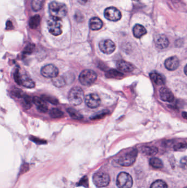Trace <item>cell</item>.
Segmentation results:
<instances>
[{"instance_id":"6da1fadb","label":"cell","mask_w":187,"mask_h":188,"mask_svg":"<svg viewBox=\"0 0 187 188\" xmlns=\"http://www.w3.org/2000/svg\"><path fill=\"white\" fill-rule=\"evenodd\" d=\"M49 12L51 17L61 19L67 14V7L63 3L52 1L49 5Z\"/></svg>"},{"instance_id":"7a4b0ae2","label":"cell","mask_w":187,"mask_h":188,"mask_svg":"<svg viewBox=\"0 0 187 188\" xmlns=\"http://www.w3.org/2000/svg\"><path fill=\"white\" fill-rule=\"evenodd\" d=\"M85 95L83 90L79 87L72 88L70 91L68 99L70 103L73 106L80 105L83 102Z\"/></svg>"},{"instance_id":"3957f363","label":"cell","mask_w":187,"mask_h":188,"mask_svg":"<svg viewBox=\"0 0 187 188\" xmlns=\"http://www.w3.org/2000/svg\"><path fill=\"white\" fill-rule=\"evenodd\" d=\"M97 75L95 71L91 69H85L81 72L79 76V81L85 86H90L97 80Z\"/></svg>"},{"instance_id":"277c9868","label":"cell","mask_w":187,"mask_h":188,"mask_svg":"<svg viewBox=\"0 0 187 188\" xmlns=\"http://www.w3.org/2000/svg\"><path fill=\"white\" fill-rule=\"evenodd\" d=\"M138 155V151L137 149L132 150L131 151L127 152L124 155L121 156L118 161V163L124 167H129L135 162L137 156Z\"/></svg>"},{"instance_id":"5b68a950","label":"cell","mask_w":187,"mask_h":188,"mask_svg":"<svg viewBox=\"0 0 187 188\" xmlns=\"http://www.w3.org/2000/svg\"><path fill=\"white\" fill-rule=\"evenodd\" d=\"M47 27L51 34L59 36L62 33L61 19L51 17L47 21Z\"/></svg>"},{"instance_id":"8992f818","label":"cell","mask_w":187,"mask_h":188,"mask_svg":"<svg viewBox=\"0 0 187 188\" xmlns=\"http://www.w3.org/2000/svg\"><path fill=\"white\" fill-rule=\"evenodd\" d=\"M116 185L119 188H131L133 186L131 176L126 172H121L117 177Z\"/></svg>"},{"instance_id":"52a82bcc","label":"cell","mask_w":187,"mask_h":188,"mask_svg":"<svg viewBox=\"0 0 187 188\" xmlns=\"http://www.w3.org/2000/svg\"><path fill=\"white\" fill-rule=\"evenodd\" d=\"M110 181V178L109 176L104 172H97L93 176V183L99 188L105 187L108 186Z\"/></svg>"},{"instance_id":"ba28073f","label":"cell","mask_w":187,"mask_h":188,"mask_svg":"<svg viewBox=\"0 0 187 188\" xmlns=\"http://www.w3.org/2000/svg\"><path fill=\"white\" fill-rule=\"evenodd\" d=\"M42 76L47 78H54L58 76L59 71L53 64H47L43 67L41 70Z\"/></svg>"},{"instance_id":"9c48e42d","label":"cell","mask_w":187,"mask_h":188,"mask_svg":"<svg viewBox=\"0 0 187 188\" xmlns=\"http://www.w3.org/2000/svg\"><path fill=\"white\" fill-rule=\"evenodd\" d=\"M99 47L102 52L107 55L111 54L116 49L115 44L109 39L102 40L99 44Z\"/></svg>"},{"instance_id":"30bf717a","label":"cell","mask_w":187,"mask_h":188,"mask_svg":"<svg viewBox=\"0 0 187 188\" xmlns=\"http://www.w3.org/2000/svg\"><path fill=\"white\" fill-rule=\"evenodd\" d=\"M104 16L109 21L116 22L121 18V13L115 7H110L104 11Z\"/></svg>"},{"instance_id":"8fae6325","label":"cell","mask_w":187,"mask_h":188,"mask_svg":"<svg viewBox=\"0 0 187 188\" xmlns=\"http://www.w3.org/2000/svg\"><path fill=\"white\" fill-rule=\"evenodd\" d=\"M85 103L90 108H97L101 104V99L97 94H88L85 97Z\"/></svg>"},{"instance_id":"7c38bea8","label":"cell","mask_w":187,"mask_h":188,"mask_svg":"<svg viewBox=\"0 0 187 188\" xmlns=\"http://www.w3.org/2000/svg\"><path fill=\"white\" fill-rule=\"evenodd\" d=\"M180 66V61L176 56H172L165 61V66L169 71H173L177 69Z\"/></svg>"},{"instance_id":"4fadbf2b","label":"cell","mask_w":187,"mask_h":188,"mask_svg":"<svg viewBox=\"0 0 187 188\" xmlns=\"http://www.w3.org/2000/svg\"><path fill=\"white\" fill-rule=\"evenodd\" d=\"M160 96L162 101L168 102H172L175 97L172 92L166 87H161L159 90Z\"/></svg>"},{"instance_id":"5bb4252c","label":"cell","mask_w":187,"mask_h":188,"mask_svg":"<svg viewBox=\"0 0 187 188\" xmlns=\"http://www.w3.org/2000/svg\"><path fill=\"white\" fill-rule=\"evenodd\" d=\"M155 45L160 49H164L168 47L169 41L167 37L163 34L157 35L154 39Z\"/></svg>"},{"instance_id":"9a60e30c","label":"cell","mask_w":187,"mask_h":188,"mask_svg":"<svg viewBox=\"0 0 187 188\" xmlns=\"http://www.w3.org/2000/svg\"><path fill=\"white\" fill-rule=\"evenodd\" d=\"M118 69L123 72H131L134 70V68L132 64L124 60H120L116 64Z\"/></svg>"},{"instance_id":"2e32d148","label":"cell","mask_w":187,"mask_h":188,"mask_svg":"<svg viewBox=\"0 0 187 188\" xmlns=\"http://www.w3.org/2000/svg\"><path fill=\"white\" fill-rule=\"evenodd\" d=\"M150 77L153 82L158 85H164L166 82V79L164 76L157 72H151Z\"/></svg>"},{"instance_id":"e0dca14e","label":"cell","mask_w":187,"mask_h":188,"mask_svg":"<svg viewBox=\"0 0 187 188\" xmlns=\"http://www.w3.org/2000/svg\"><path fill=\"white\" fill-rule=\"evenodd\" d=\"M147 30L143 25L136 24L133 28V34L136 38H141L147 34Z\"/></svg>"},{"instance_id":"ac0fdd59","label":"cell","mask_w":187,"mask_h":188,"mask_svg":"<svg viewBox=\"0 0 187 188\" xmlns=\"http://www.w3.org/2000/svg\"><path fill=\"white\" fill-rule=\"evenodd\" d=\"M90 27L92 30H98L102 28L103 23L101 19L97 17H93L90 21Z\"/></svg>"},{"instance_id":"d6986e66","label":"cell","mask_w":187,"mask_h":188,"mask_svg":"<svg viewBox=\"0 0 187 188\" xmlns=\"http://www.w3.org/2000/svg\"><path fill=\"white\" fill-rule=\"evenodd\" d=\"M143 154L147 156H154L158 152V149L155 146H143L141 149Z\"/></svg>"},{"instance_id":"ffe728a7","label":"cell","mask_w":187,"mask_h":188,"mask_svg":"<svg viewBox=\"0 0 187 188\" xmlns=\"http://www.w3.org/2000/svg\"><path fill=\"white\" fill-rule=\"evenodd\" d=\"M21 85L27 88H33L35 87L34 82L28 77L21 76Z\"/></svg>"},{"instance_id":"44dd1931","label":"cell","mask_w":187,"mask_h":188,"mask_svg":"<svg viewBox=\"0 0 187 188\" xmlns=\"http://www.w3.org/2000/svg\"><path fill=\"white\" fill-rule=\"evenodd\" d=\"M106 77L107 78L114 79H121L124 77V74L115 69H110L106 72Z\"/></svg>"},{"instance_id":"7402d4cb","label":"cell","mask_w":187,"mask_h":188,"mask_svg":"<svg viewBox=\"0 0 187 188\" xmlns=\"http://www.w3.org/2000/svg\"><path fill=\"white\" fill-rule=\"evenodd\" d=\"M40 17L39 15H35L30 18L29 21V26L31 29H36L39 26L40 24Z\"/></svg>"},{"instance_id":"603a6c76","label":"cell","mask_w":187,"mask_h":188,"mask_svg":"<svg viewBox=\"0 0 187 188\" xmlns=\"http://www.w3.org/2000/svg\"><path fill=\"white\" fill-rule=\"evenodd\" d=\"M67 112L69 113V115H70V116L74 119L81 120V119L83 118L82 116L74 108H68Z\"/></svg>"},{"instance_id":"cb8c5ba5","label":"cell","mask_w":187,"mask_h":188,"mask_svg":"<svg viewBox=\"0 0 187 188\" xmlns=\"http://www.w3.org/2000/svg\"><path fill=\"white\" fill-rule=\"evenodd\" d=\"M53 84L56 87H63L66 84V82L63 77H57L53 78Z\"/></svg>"},{"instance_id":"d4e9b609","label":"cell","mask_w":187,"mask_h":188,"mask_svg":"<svg viewBox=\"0 0 187 188\" xmlns=\"http://www.w3.org/2000/svg\"><path fill=\"white\" fill-rule=\"evenodd\" d=\"M149 163L152 167L157 169L161 168L163 167V163L162 162L161 160H160L159 158H156V157L151 158L149 161Z\"/></svg>"},{"instance_id":"484cf974","label":"cell","mask_w":187,"mask_h":188,"mask_svg":"<svg viewBox=\"0 0 187 188\" xmlns=\"http://www.w3.org/2000/svg\"><path fill=\"white\" fill-rule=\"evenodd\" d=\"M49 115L53 118H59L63 116L64 113L58 108H52L49 111Z\"/></svg>"},{"instance_id":"4316f807","label":"cell","mask_w":187,"mask_h":188,"mask_svg":"<svg viewBox=\"0 0 187 188\" xmlns=\"http://www.w3.org/2000/svg\"><path fill=\"white\" fill-rule=\"evenodd\" d=\"M44 3V0H32V8L35 11H39L41 9Z\"/></svg>"},{"instance_id":"83f0119b","label":"cell","mask_w":187,"mask_h":188,"mask_svg":"<svg viewBox=\"0 0 187 188\" xmlns=\"http://www.w3.org/2000/svg\"><path fill=\"white\" fill-rule=\"evenodd\" d=\"M150 188H168V186L165 181L162 180H157L152 183Z\"/></svg>"},{"instance_id":"f1b7e54d","label":"cell","mask_w":187,"mask_h":188,"mask_svg":"<svg viewBox=\"0 0 187 188\" xmlns=\"http://www.w3.org/2000/svg\"><path fill=\"white\" fill-rule=\"evenodd\" d=\"M32 99L31 97L26 95L23 97V105L26 109H29L31 107L32 105Z\"/></svg>"},{"instance_id":"f546056e","label":"cell","mask_w":187,"mask_h":188,"mask_svg":"<svg viewBox=\"0 0 187 188\" xmlns=\"http://www.w3.org/2000/svg\"><path fill=\"white\" fill-rule=\"evenodd\" d=\"M42 99L44 100L45 102H49V103H52L53 105H57L58 103V101L57 99L53 96H51L49 95H44L42 96Z\"/></svg>"},{"instance_id":"4dcf8cb0","label":"cell","mask_w":187,"mask_h":188,"mask_svg":"<svg viewBox=\"0 0 187 188\" xmlns=\"http://www.w3.org/2000/svg\"><path fill=\"white\" fill-rule=\"evenodd\" d=\"M12 92L14 96L18 98H23V97L25 96L24 92L21 90L17 88H15L13 90Z\"/></svg>"},{"instance_id":"1f68e13d","label":"cell","mask_w":187,"mask_h":188,"mask_svg":"<svg viewBox=\"0 0 187 188\" xmlns=\"http://www.w3.org/2000/svg\"><path fill=\"white\" fill-rule=\"evenodd\" d=\"M32 102H33V103L36 105L37 107L43 105L44 104L46 103L43 99L41 98V97L37 96H34L32 98Z\"/></svg>"},{"instance_id":"d6a6232c","label":"cell","mask_w":187,"mask_h":188,"mask_svg":"<svg viewBox=\"0 0 187 188\" xmlns=\"http://www.w3.org/2000/svg\"><path fill=\"white\" fill-rule=\"evenodd\" d=\"M186 148H187V144L183 143V142L178 143L173 146V149L175 151H182L183 150L186 149Z\"/></svg>"},{"instance_id":"836d02e7","label":"cell","mask_w":187,"mask_h":188,"mask_svg":"<svg viewBox=\"0 0 187 188\" xmlns=\"http://www.w3.org/2000/svg\"><path fill=\"white\" fill-rule=\"evenodd\" d=\"M35 49V45H33L32 44H30L28 45L27 46H26V48H24V53L25 54H31L32 52L34 51Z\"/></svg>"},{"instance_id":"e575fe53","label":"cell","mask_w":187,"mask_h":188,"mask_svg":"<svg viewBox=\"0 0 187 188\" xmlns=\"http://www.w3.org/2000/svg\"><path fill=\"white\" fill-rule=\"evenodd\" d=\"M29 170V166L27 163H24L21 166V169H20V172L19 175L21 176V174H24L26 172H28Z\"/></svg>"},{"instance_id":"d590c367","label":"cell","mask_w":187,"mask_h":188,"mask_svg":"<svg viewBox=\"0 0 187 188\" xmlns=\"http://www.w3.org/2000/svg\"><path fill=\"white\" fill-rule=\"evenodd\" d=\"M30 140H31L32 141L38 145L45 144L47 143L45 140L40 139L39 138L34 137V136H30Z\"/></svg>"},{"instance_id":"8d00e7d4","label":"cell","mask_w":187,"mask_h":188,"mask_svg":"<svg viewBox=\"0 0 187 188\" xmlns=\"http://www.w3.org/2000/svg\"><path fill=\"white\" fill-rule=\"evenodd\" d=\"M14 79L16 84H18V85H21V76L19 74V72L18 69H16L14 72Z\"/></svg>"},{"instance_id":"74e56055","label":"cell","mask_w":187,"mask_h":188,"mask_svg":"<svg viewBox=\"0 0 187 188\" xmlns=\"http://www.w3.org/2000/svg\"><path fill=\"white\" fill-rule=\"evenodd\" d=\"M109 111H103V112L99 113L98 114H97V115H96L95 116L92 117L91 119H101L102 117H104V116H105L106 114H108Z\"/></svg>"},{"instance_id":"f35d334b","label":"cell","mask_w":187,"mask_h":188,"mask_svg":"<svg viewBox=\"0 0 187 188\" xmlns=\"http://www.w3.org/2000/svg\"><path fill=\"white\" fill-rule=\"evenodd\" d=\"M13 28V24H12L11 21H7V23H6V29L11 30V29H12Z\"/></svg>"},{"instance_id":"ab89813d","label":"cell","mask_w":187,"mask_h":188,"mask_svg":"<svg viewBox=\"0 0 187 188\" xmlns=\"http://www.w3.org/2000/svg\"><path fill=\"white\" fill-rule=\"evenodd\" d=\"M180 164L183 166H186V165H187V157H186V156H185V157H183L181 160V161H180Z\"/></svg>"},{"instance_id":"60d3db41","label":"cell","mask_w":187,"mask_h":188,"mask_svg":"<svg viewBox=\"0 0 187 188\" xmlns=\"http://www.w3.org/2000/svg\"><path fill=\"white\" fill-rule=\"evenodd\" d=\"M87 1L88 0H78V1H79V2L81 3V4H82V5H84L85 3L87 2Z\"/></svg>"},{"instance_id":"b9f144b4","label":"cell","mask_w":187,"mask_h":188,"mask_svg":"<svg viewBox=\"0 0 187 188\" xmlns=\"http://www.w3.org/2000/svg\"><path fill=\"white\" fill-rule=\"evenodd\" d=\"M182 117L185 118V119H187V113L186 112H184L182 113Z\"/></svg>"},{"instance_id":"7bdbcfd3","label":"cell","mask_w":187,"mask_h":188,"mask_svg":"<svg viewBox=\"0 0 187 188\" xmlns=\"http://www.w3.org/2000/svg\"><path fill=\"white\" fill-rule=\"evenodd\" d=\"M186 69H187V66H185V74H187V71H186Z\"/></svg>"},{"instance_id":"ee69618b","label":"cell","mask_w":187,"mask_h":188,"mask_svg":"<svg viewBox=\"0 0 187 188\" xmlns=\"http://www.w3.org/2000/svg\"><path fill=\"white\" fill-rule=\"evenodd\" d=\"M134 1H138L139 0H134Z\"/></svg>"},{"instance_id":"f6af8a7d","label":"cell","mask_w":187,"mask_h":188,"mask_svg":"<svg viewBox=\"0 0 187 188\" xmlns=\"http://www.w3.org/2000/svg\"><path fill=\"white\" fill-rule=\"evenodd\" d=\"M187 188V187H185V188Z\"/></svg>"}]
</instances>
